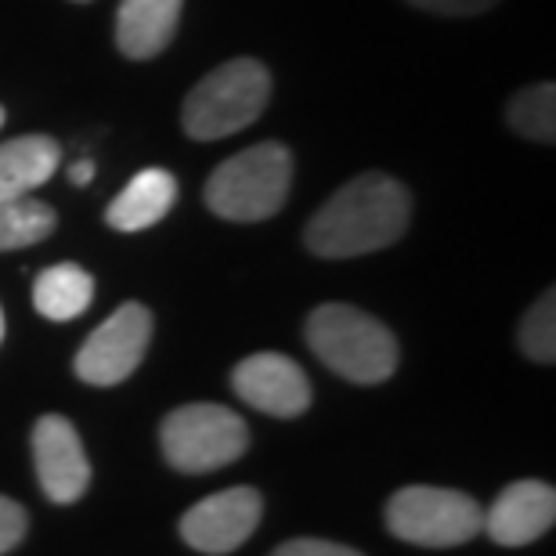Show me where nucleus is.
Returning a JSON list of instances; mask_svg holds the SVG:
<instances>
[{
  "label": "nucleus",
  "mask_w": 556,
  "mask_h": 556,
  "mask_svg": "<svg viewBox=\"0 0 556 556\" xmlns=\"http://www.w3.org/2000/svg\"><path fill=\"white\" fill-rule=\"evenodd\" d=\"M413 195L391 174L365 170L351 177L340 192L326 199V206L307 220L304 242L315 257L351 261L365 253L394 247L408 231Z\"/></svg>",
  "instance_id": "f257e3e1"
},
{
  "label": "nucleus",
  "mask_w": 556,
  "mask_h": 556,
  "mask_svg": "<svg viewBox=\"0 0 556 556\" xmlns=\"http://www.w3.org/2000/svg\"><path fill=\"white\" fill-rule=\"evenodd\" d=\"M59 141L48 135H22L0 144V199H18L37 192L59 170Z\"/></svg>",
  "instance_id": "4468645a"
},
{
  "label": "nucleus",
  "mask_w": 556,
  "mask_h": 556,
  "mask_svg": "<svg viewBox=\"0 0 556 556\" xmlns=\"http://www.w3.org/2000/svg\"><path fill=\"white\" fill-rule=\"evenodd\" d=\"M185 0H119L116 48L130 62H149L170 48Z\"/></svg>",
  "instance_id": "f8f14e48"
},
{
  "label": "nucleus",
  "mask_w": 556,
  "mask_h": 556,
  "mask_svg": "<svg viewBox=\"0 0 556 556\" xmlns=\"http://www.w3.org/2000/svg\"><path fill=\"white\" fill-rule=\"evenodd\" d=\"M261 514L264 503L257 488H228L188 509L181 517V539L206 556L236 553L257 531Z\"/></svg>",
  "instance_id": "6e6552de"
},
{
  "label": "nucleus",
  "mask_w": 556,
  "mask_h": 556,
  "mask_svg": "<svg viewBox=\"0 0 556 556\" xmlns=\"http://www.w3.org/2000/svg\"><path fill=\"white\" fill-rule=\"evenodd\" d=\"M0 343H4V311H0Z\"/></svg>",
  "instance_id": "5701e85b"
},
{
  "label": "nucleus",
  "mask_w": 556,
  "mask_h": 556,
  "mask_svg": "<svg viewBox=\"0 0 556 556\" xmlns=\"http://www.w3.org/2000/svg\"><path fill=\"white\" fill-rule=\"evenodd\" d=\"M152 340V311L144 304H124L98 326L76 351L73 369L91 387H116L138 372Z\"/></svg>",
  "instance_id": "0eeeda50"
},
{
  "label": "nucleus",
  "mask_w": 556,
  "mask_h": 556,
  "mask_svg": "<svg viewBox=\"0 0 556 556\" xmlns=\"http://www.w3.org/2000/svg\"><path fill=\"white\" fill-rule=\"evenodd\" d=\"M163 455L181 473H210L250 448V427L225 405H181L163 419Z\"/></svg>",
  "instance_id": "423d86ee"
},
{
  "label": "nucleus",
  "mask_w": 556,
  "mask_h": 556,
  "mask_svg": "<svg viewBox=\"0 0 556 556\" xmlns=\"http://www.w3.org/2000/svg\"><path fill=\"white\" fill-rule=\"evenodd\" d=\"M177 203V181L170 170L163 166H149V170H138L127 181V188L119 192L105 210L109 228L116 231H144L170 214Z\"/></svg>",
  "instance_id": "ddd939ff"
},
{
  "label": "nucleus",
  "mask_w": 556,
  "mask_h": 556,
  "mask_svg": "<svg viewBox=\"0 0 556 556\" xmlns=\"http://www.w3.org/2000/svg\"><path fill=\"white\" fill-rule=\"evenodd\" d=\"M231 391L250 408L275 419H296L311 408L307 372L293 358L275 351L250 354L247 362H239L231 372Z\"/></svg>",
  "instance_id": "1a4fd4ad"
},
{
  "label": "nucleus",
  "mask_w": 556,
  "mask_h": 556,
  "mask_svg": "<svg viewBox=\"0 0 556 556\" xmlns=\"http://www.w3.org/2000/svg\"><path fill=\"white\" fill-rule=\"evenodd\" d=\"M271 102V73L257 59H231L206 73L185 98V135L195 141H220L257 124Z\"/></svg>",
  "instance_id": "7ed1b4c3"
},
{
  "label": "nucleus",
  "mask_w": 556,
  "mask_h": 556,
  "mask_svg": "<svg viewBox=\"0 0 556 556\" xmlns=\"http://www.w3.org/2000/svg\"><path fill=\"white\" fill-rule=\"evenodd\" d=\"M387 528L391 535L413 546L427 549H452L477 539L484 531V509L473 495L455 492V488H430L413 484L394 492L387 503Z\"/></svg>",
  "instance_id": "39448f33"
},
{
  "label": "nucleus",
  "mask_w": 556,
  "mask_h": 556,
  "mask_svg": "<svg viewBox=\"0 0 556 556\" xmlns=\"http://www.w3.org/2000/svg\"><path fill=\"white\" fill-rule=\"evenodd\" d=\"M307 343L318 362L358 387L387 383L397 369V340L380 318L351 304H321L307 318Z\"/></svg>",
  "instance_id": "f03ea898"
},
{
  "label": "nucleus",
  "mask_w": 556,
  "mask_h": 556,
  "mask_svg": "<svg viewBox=\"0 0 556 556\" xmlns=\"http://www.w3.org/2000/svg\"><path fill=\"white\" fill-rule=\"evenodd\" d=\"M271 556H362L358 549L340 546V542H326V539H293L286 546H278Z\"/></svg>",
  "instance_id": "412c9836"
},
{
  "label": "nucleus",
  "mask_w": 556,
  "mask_h": 556,
  "mask_svg": "<svg viewBox=\"0 0 556 556\" xmlns=\"http://www.w3.org/2000/svg\"><path fill=\"white\" fill-rule=\"evenodd\" d=\"M54 225H59V217L40 199H0V253L37 247L51 236Z\"/></svg>",
  "instance_id": "dca6fc26"
},
{
  "label": "nucleus",
  "mask_w": 556,
  "mask_h": 556,
  "mask_svg": "<svg viewBox=\"0 0 556 556\" xmlns=\"http://www.w3.org/2000/svg\"><path fill=\"white\" fill-rule=\"evenodd\" d=\"M94 300V278L80 264H51L33 282V307L48 321L80 318Z\"/></svg>",
  "instance_id": "2eb2a0df"
},
{
  "label": "nucleus",
  "mask_w": 556,
  "mask_h": 556,
  "mask_svg": "<svg viewBox=\"0 0 556 556\" xmlns=\"http://www.w3.org/2000/svg\"><path fill=\"white\" fill-rule=\"evenodd\" d=\"M517 340H520V351H525L531 362H542V365L556 362V296L553 293H546L528 311L525 321H520Z\"/></svg>",
  "instance_id": "a211bd4d"
},
{
  "label": "nucleus",
  "mask_w": 556,
  "mask_h": 556,
  "mask_svg": "<svg viewBox=\"0 0 556 556\" xmlns=\"http://www.w3.org/2000/svg\"><path fill=\"white\" fill-rule=\"evenodd\" d=\"M70 181H73V185H91V181H94V163H91V160H80V163H73V170H70Z\"/></svg>",
  "instance_id": "4be33fe9"
},
{
  "label": "nucleus",
  "mask_w": 556,
  "mask_h": 556,
  "mask_svg": "<svg viewBox=\"0 0 556 556\" xmlns=\"http://www.w3.org/2000/svg\"><path fill=\"white\" fill-rule=\"evenodd\" d=\"M76 4H87V0H76Z\"/></svg>",
  "instance_id": "393cba45"
},
{
  "label": "nucleus",
  "mask_w": 556,
  "mask_h": 556,
  "mask_svg": "<svg viewBox=\"0 0 556 556\" xmlns=\"http://www.w3.org/2000/svg\"><path fill=\"white\" fill-rule=\"evenodd\" d=\"M33 466L37 481L51 503L70 506L84 498L91 484V463H87L84 441L65 416H43L33 427Z\"/></svg>",
  "instance_id": "9d476101"
},
{
  "label": "nucleus",
  "mask_w": 556,
  "mask_h": 556,
  "mask_svg": "<svg viewBox=\"0 0 556 556\" xmlns=\"http://www.w3.org/2000/svg\"><path fill=\"white\" fill-rule=\"evenodd\" d=\"M26 528H29L26 509H22L15 498L0 495V556L11 553L22 539H26Z\"/></svg>",
  "instance_id": "6ab92c4d"
},
{
  "label": "nucleus",
  "mask_w": 556,
  "mask_h": 556,
  "mask_svg": "<svg viewBox=\"0 0 556 556\" xmlns=\"http://www.w3.org/2000/svg\"><path fill=\"white\" fill-rule=\"evenodd\" d=\"M0 127H4V109H0Z\"/></svg>",
  "instance_id": "b1692460"
},
{
  "label": "nucleus",
  "mask_w": 556,
  "mask_h": 556,
  "mask_svg": "<svg viewBox=\"0 0 556 556\" xmlns=\"http://www.w3.org/2000/svg\"><path fill=\"white\" fill-rule=\"evenodd\" d=\"M419 11H430V15H448V18H463V15H481V11L495 8L498 0H408Z\"/></svg>",
  "instance_id": "aec40b11"
},
{
  "label": "nucleus",
  "mask_w": 556,
  "mask_h": 556,
  "mask_svg": "<svg viewBox=\"0 0 556 556\" xmlns=\"http://www.w3.org/2000/svg\"><path fill=\"white\" fill-rule=\"evenodd\" d=\"M506 124L531 141L553 144V138H556V87L549 80H542V84H531L520 94H514L506 105Z\"/></svg>",
  "instance_id": "f3484780"
},
{
  "label": "nucleus",
  "mask_w": 556,
  "mask_h": 556,
  "mask_svg": "<svg viewBox=\"0 0 556 556\" xmlns=\"http://www.w3.org/2000/svg\"><path fill=\"white\" fill-rule=\"evenodd\" d=\"M289 181H293V155H289V149L278 141H261L253 149L236 152L210 174L206 206L217 217L236 220V225L268 220L282 210Z\"/></svg>",
  "instance_id": "20e7f679"
},
{
  "label": "nucleus",
  "mask_w": 556,
  "mask_h": 556,
  "mask_svg": "<svg viewBox=\"0 0 556 556\" xmlns=\"http://www.w3.org/2000/svg\"><path fill=\"white\" fill-rule=\"evenodd\" d=\"M556 520V492L542 481H517L484 514L488 539L498 546H531Z\"/></svg>",
  "instance_id": "9b49d317"
}]
</instances>
